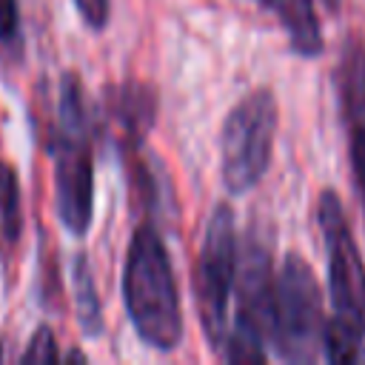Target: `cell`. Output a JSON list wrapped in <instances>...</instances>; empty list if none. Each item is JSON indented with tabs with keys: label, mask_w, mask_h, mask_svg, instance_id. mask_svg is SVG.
Returning <instances> with one entry per match:
<instances>
[{
	"label": "cell",
	"mask_w": 365,
	"mask_h": 365,
	"mask_svg": "<svg viewBox=\"0 0 365 365\" xmlns=\"http://www.w3.org/2000/svg\"><path fill=\"white\" fill-rule=\"evenodd\" d=\"M317 222L325 245L328 294L334 305L331 322H325L322 356L331 362L365 359V259L351 234L342 200L325 188L317 202Z\"/></svg>",
	"instance_id": "cell-1"
},
{
	"label": "cell",
	"mask_w": 365,
	"mask_h": 365,
	"mask_svg": "<svg viewBox=\"0 0 365 365\" xmlns=\"http://www.w3.org/2000/svg\"><path fill=\"white\" fill-rule=\"evenodd\" d=\"M123 302L137 336L145 345L157 351H174L182 342V308L171 257L151 220L140 222L128 240L123 265Z\"/></svg>",
	"instance_id": "cell-2"
},
{
	"label": "cell",
	"mask_w": 365,
	"mask_h": 365,
	"mask_svg": "<svg viewBox=\"0 0 365 365\" xmlns=\"http://www.w3.org/2000/svg\"><path fill=\"white\" fill-rule=\"evenodd\" d=\"M54 211L71 237H83L94 220V160L91 117L86 108L83 80L63 71L57 86V134H54Z\"/></svg>",
	"instance_id": "cell-3"
},
{
	"label": "cell",
	"mask_w": 365,
	"mask_h": 365,
	"mask_svg": "<svg viewBox=\"0 0 365 365\" xmlns=\"http://www.w3.org/2000/svg\"><path fill=\"white\" fill-rule=\"evenodd\" d=\"M325 342L322 294L311 265L299 254H285L274 285L271 345L279 362H317Z\"/></svg>",
	"instance_id": "cell-4"
},
{
	"label": "cell",
	"mask_w": 365,
	"mask_h": 365,
	"mask_svg": "<svg viewBox=\"0 0 365 365\" xmlns=\"http://www.w3.org/2000/svg\"><path fill=\"white\" fill-rule=\"evenodd\" d=\"M277 123L279 108L271 88H254L228 111L220 131V177L228 194H248L265 177Z\"/></svg>",
	"instance_id": "cell-5"
},
{
	"label": "cell",
	"mask_w": 365,
	"mask_h": 365,
	"mask_svg": "<svg viewBox=\"0 0 365 365\" xmlns=\"http://www.w3.org/2000/svg\"><path fill=\"white\" fill-rule=\"evenodd\" d=\"M237 220L231 205L217 202L208 214L202 245L194 265V291H197V314L202 334L214 354H222L228 339V305L237 288Z\"/></svg>",
	"instance_id": "cell-6"
},
{
	"label": "cell",
	"mask_w": 365,
	"mask_h": 365,
	"mask_svg": "<svg viewBox=\"0 0 365 365\" xmlns=\"http://www.w3.org/2000/svg\"><path fill=\"white\" fill-rule=\"evenodd\" d=\"M274 285L268 245L251 234L237 265V314L222 348L225 362H265L274 328Z\"/></svg>",
	"instance_id": "cell-7"
},
{
	"label": "cell",
	"mask_w": 365,
	"mask_h": 365,
	"mask_svg": "<svg viewBox=\"0 0 365 365\" xmlns=\"http://www.w3.org/2000/svg\"><path fill=\"white\" fill-rule=\"evenodd\" d=\"M157 117V97L148 86L125 80L108 86L103 94V125L106 134L123 154H134L148 137Z\"/></svg>",
	"instance_id": "cell-8"
},
{
	"label": "cell",
	"mask_w": 365,
	"mask_h": 365,
	"mask_svg": "<svg viewBox=\"0 0 365 365\" xmlns=\"http://www.w3.org/2000/svg\"><path fill=\"white\" fill-rule=\"evenodd\" d=\"M336 86L342 100V114L348 125L351 143V168L356 177V188L365 208V48L354 40L342 48V60L336 68Z\"/></svg>",
	"instance_id": "cell-9"
},
{
	"label": "cell",
	"mask_w": 365,
	"mask_h": 365,
	"mask_svg": "<svg viewBox=\"0 0 365 365\" xmlns=\"http://www.w3.org/2000/svg\"><path fill=\"white\" fill-rule=\"evenodd\" d=\"M268 14L277 17L288 34V46L299 57H319L325 48L314 0H257Z\"/></svg>",
	"instance_id": "cell-10"
},
{
	"label": "cell",
	"mask_w": 365,
	"mask_h": 365,
	"mask_svg": "<svg viewBox=\"0 0 365 365\" xmlns=\"http://www.w3.org/2000/svg\"><path fill=\"white\" fill-rule=\"evenodd\" d=\"M71 294H74V311H77V325L83 336L97 339L103 334V305H100L97 282L86 254H77L71 262Z\"/></svg>",
	"instance_id": "cell-11"
},
{
	"label": "cell",
	"mask_w": 365,
	"mask_h": 365,
	"mask_svg": "<svg viewBox=\"0 0 365 365\" xmlns=\"http://www.w3.org/2000/svg\"><path fill=\"white\" fill-rule=\"evenodd\" d=\"M20 182H17V171L14 165L0 160V242H3V254L14 251L17 240H20Z\"/></svg>",
	"instance_id": "cell-12"
},
{
	"label": "cell",
	"mask_w": 365,
	"mask_h": 365,
	"mask_svg": "<svg viewBox=\"0 0 365 365\" xmlns=\"http://www.w3.org/2000/svg\"><path fill=\"white\" fill-rule=\"evenodd\" d=\"M60 359H63V356H60V348H57V342H54L51 328H48V325L34 328V334H31L26 351L20 354V362L40 365V362H60Z\"/></svg>",
	"instance_id": "cell-13"
},
{
	"label": "cell",
	"mask_w": 365,
	"mask_h": 365,
	"mask_svg": "<svg viewBox=\"0 0 365 365\" xmlns=\"http://www.w3.org/2000/svg\"><path fill=\"white\" fill-rule=\"evenodd\" d=\"M20 3L17 0H0V51L17 54L20 51Z\"/></svg>",
	"instance_id": "cell-14"
},
{
	"label": "cell",
	"mask_w": 365,
	"mask_h": 365,
	"mask_svg": "<svg viewBox=\"0 0 365 365\" xmlns=\"http://www.w3.org/2000/svg\"><path fill=\"white\" fill-rule=\"evenodd\" d=\"M71 3L91 31H103L108 26V11H111L108 0H71Z\"/></svg>",
	"instance_id": "cell-15"
},
{
	"label": "cell",
	"mask_w": 365,
	"mask_h": 365,
	"mask_svg": "<svg viewBox=\"0 0 365 365\" xmlns=\"http://www.w3.org/2000/svg\"><path fill=\"white\" fill-rule=\"evenodd\" d=\"M63 359H71V362H86V359H88V356H86V354H83V351H68V354H66V356H63Z\"/></svg>",
	"instance_id": "cell-16"
},
{
	"label": "cell",
	"mask_w": 365,
	"mask_h": 365,
	"mask_svg": "<svg viewBox=\"0 0 365 365\" xmlns=\"http://www.w3.org/2000/svg\"><path fill=\"white\" fill-rule=\"evenodd\" d=\"M325 6H328L331 11H339V6H342V0H325Z\"/></svg>",
	"instance_id": "cell-17"
},
{
	"label": "cell",
	"mask_w": 365,
	"mask_h": 365,
	"mask_svg": "<svg viewBox=\"0 0 365 365\" xmlns=\"http://www.w3.org/2000/svg\"><path fill=\"white\" fill-rule=\"evenodd\" d=\"M3 356H6V354H3V342H0V362H3Z\"/></svg>",
	"instance_id": "cell-18"
}]
</instances>
